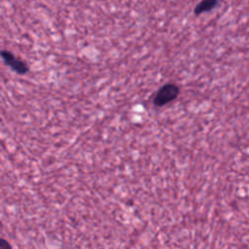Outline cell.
Wrapping results in <instances>:
<instances>
[{
	"label": "cell",
	"instance_id": "obj_1",
	"mask_svg": "<svg viewBox=\"0 0 249 249\" xmlns=\"http://www.w3.org/2000/svg\"><path fill=\"white\" fill-rule=\"evenodd\" d=\"M180 93V88L174 83L164 84L155 94L153 98V105L155 107H162L173 100H175Z\"/></svg>",
	"mask_w": 249,
	"mask_h": 249
},
{
	"label": "cell",
	"instance_id": "obj_2",
	"mask_svg": "<svg viewBox=\"0 0 249 249\" xmlns=\"http://www.w3.org/2000/svg\"><path fill=\"white\" fill-rule=\"evenodd\" d=\"M0 56L2 57L4 62L18 74L23 75L28 72L29 67L26 64V62L20 59L19 57L16 56L12 52L8 50H2L0 51Z\"/></svg>",
	"mask_w": 249,
	"mask_h": 249
},
{
	"label": "cell",
	"instance_id": "obj_3",
	"mask_svg": "<svg viewBox=\"0 0 249 249\" xmlns=\"http://www.w3.org/2000/svg\"><path fill=\"white\" fill-rule=\"evenodd\" d=\"M218 4L217 0H201L195 8V14L196 16L213 10Z\"/></svg>",
	"mask_w": 249,
	"mask_h": 249
},
{
	"label": "cell",
	"instance_id": "obj_4",
	"mask_svg": "<svg viewBox=\"0 0 249 249\" xmlns=\"http://www.w3.org/2000/svg\"><path fill=\"white\" fill-rule=\"evenodd\" d=\"M8 248H12V245L6 239L0 237V249H8Z\"/></svg>",
	"mask_w": 249,
	"mask_h": 249
}]
</instances>
